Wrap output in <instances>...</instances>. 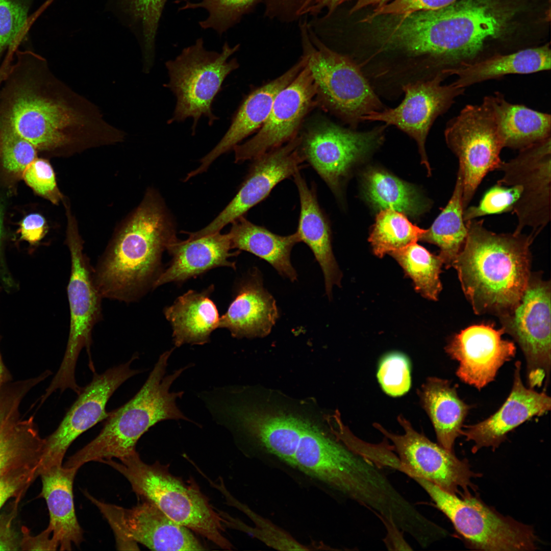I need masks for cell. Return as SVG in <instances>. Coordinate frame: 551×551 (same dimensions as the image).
<instances>
[{"mask_svg":"<svg viewBox=\"0 0 551 551\" xmlns=\"http://www.w3.org/2000/svg\"><path fill=\"white\" fill-rule=\"evenodd\" d=\"M0 86V122L41 151L74 153L121 141L125 133L57 78L45 59L16 52Z\"/></svg>","mask_w":551,"mask_h":551,"instance_id":"6da1fadb","label":"cell"},{"mask_svg":"<svg viewBox=\"0 0 551 551\" xmlns=\"http://www.w3.org/2000/svg\"><path fill=\"white\" fill-rule=\"evenodd\" d=\"M520 7L509 0H456L405 14L397 33L414 55L443 69L468 62L511 29Z\"/></svg>","mask_w":551,"mask_h":551,"instance_id":"7a4b0ae2","label":"cell"},{"mask_svg":"<svg viewBox=\"0 0 551 551\" xmlns=\"http://www.w3.org/2000/svg\"><path fill=\"white\" fill-rule=\"evenodd\" d=\"M465 242L453 263L463 293L477 315L499 317L519 303L531 272V245L536 237L496 233L483 220L465 222Z\"/></svg>","mask_w":551,"mask_h":551,"instance_id":"3957f363","label":"cell"},{"mask_svg":"<svg viewBox=\"0 0 551 551\" xmlns=\"http://www.w3.org/2000/svg\"><path fill=\"white\" fill-rule=\"evenodd\" d=\"M176 234L161 196L148 191L92 269L102 298L131 303L154 289L162 254L178 239Z\"/></svg>","mask_w":551,"mask_h":551,"instance_id":"277c9868","label":"cell"},{"mask_svg":"<svg viewBox=\"0 0 551 551\" xmlns=\"http://www.w3.org/2000/svg\"><path fill=\"white\" fill-rule=\"evenodd\" d=\"M294 467L366 507L384 522L399 526L414 506L380 467L328 436L309 421L295 452Z\"/></svg>","mask_w":551,"mask_h":551,"instance_id":"5b68a950","label":"cell"},{"mask_svg":"<svg viewBox=\"0 0 551 551\" xmlns=\"http://www.w3.org/2000/svg\"><path fill=\"white\" fill-rule=\"evenodd\" d=\"M174 348L162 354L145 382L129 402L112 412L98 435L70 456L64 466L79 468L91 461L117 458L136 452V444L149 428L166 420L193 422L177 406L183 391L170 392L173 382L191 364L166 375L169 358Z\"/></svg>","mask_w":551,"mask_h":551,"instance_id":"8992f818","label":"cell"},{"mask_svg":"<svg viewBox=\"0 0 551 551\" xmlns=\"http://www.w3.org/2000/svg\"><path fill=\"white\" fill-rule=\"evenodd\" d=\"M102 462L119 472L140 497L153 504L172 520L200 534L223 549L232 545L224 537V519L193 484L188 485L158 463L144 462L136 452L122 458Z\"/></svg>","mask_w":551,"mask_h":551,"instance_id":"52a82bcc","label":"cell"},{"mask_svg":"<svg viewBox=\"0 0 551 551\" xmlns=\"http://www.w3.org/2000/svg\"><path fill=\"white\" fill-rule=\"evenodd\" d=\"M303 55L307 59L323 105L352 129L362 116L386 108L356 63L328 47L309 24H300Z\"/></svg>","mask_w":551,"mask_h":551,"instance_id":"ba28073f","label":"cell"},{"mask_svg":"<svg viewBox=\"0 0 551 551\" xmlns=\"http://www.w3.org/2000/svg\"><path fill=\"white\" fill-rule=\"evenodd\" d=\"M414 480L450 520L469 547L483 550H534L538 538L533 528L504 516L469 491L450 493L424 479Z\"/></svg>","mask_w":551,"mask_h":551,"instance_id":"9c48e42d","label":"cell"},{"mask_svg":"<svg viewBox=\"0 0 551 551\" xmlns=\"http://www.w3.org/2000/svg\"><path fill=\"white\" fill-rule=\"evenodd\" d=\"M240 45L231 47L226 42L220 53L209 51L204 46L203 38L184 48L174 60L165 63L169 81L163 86L169 88L177 98L173 116L168 123L182 122L192 117V131L195 132L202 116L212 126L218 119L212 112V104L220 91L223 82L239 65L236 58L228 61Z\"/></svg>","mask_w":551,"mask_h":551,"instance_id":"30bf717a","label":"cell"},{"mask_svg":"<svg viewBox=\"0 0 551 551\" xmlns=\"http://www.w3.org/2000/svg\"><path fill=\"white\" fill-rule=\"evenodd\" d=\"M66 242L70 254L71 272L67 288L70 320L69 337L61 365L49 385L52 391L70 389L77 392L80 387L75 379L76 363L81 350L86 348L90 367L94 369L90 347L92 331L102 318V297L93 278L89 261L83 253V241L73 217L67 215Z\"/></svg>","mask_w":551,"mask_h":551,"instance_id":"8fae6325","label":"cell"},{"mask_svg":"<svg viewBox=\"0 0 551 551\" xmlns=\"http://www.w3.org/2000/svg\"><path fill=\"white\" fill-rule=\"evenodd\" d=\"M444 136L448 147L459 159L464 210L484 178L498 170L502 162L499 155L504 147L487 97L481 105H469L463 109L448 122Z\"/></svg>","mask_w":551,"mask_h":551,"instance_id":"7c38bea8","label":"cell"},{"mask_svg":"<svg viewBox=\"0 0 551 551\" xmlns=\"http://www.w3.org/2000/svg\"><path fill=\"white\" fill-rule=\"evenodd\" d=\"M550 283L531 273L519 303L498 317L505 333L519 345L526 360L529 388L548 384L550 371Z\"/></svg>","mask_w":551,"mask_h":551,"instance_id":"4fadbf2b","label":"cell"},{"mask_svg":"<svg viewBox=\"0 0 551 551\" xmlns=\"http://www.w3.org/2000/svg\"><path fill=\"white\" fill-rule=\"evenodd\" d=\"M397 419L404 431L403 434L391 433L380 423L373 424L392 442V449L399 460L396 470L411 478L417 477L427 480L457 495L462 493L460 490L465 492L469 491V488H474L472 479L478 477L479 474L471 469L466 459H459L454 452L416 431L402 415Z\"/></svg>","mask_w":551,"mask_h":551,"instance_id":"5bb4252c","label":"cell"},{"mask_svg":"<svg viewBox=\"0 0 551 551\" xmlns=\"http://www.w3.org/2000/svg\"><path fill=\"white\" fill-rule=\"evenodd\" d=\"M386 124L357 131L334 123L322 124L302 136L305 161L316 171L336 196L351 168L383 143Z\"/></svg>","mask_w":551,"mask_h":551,"instance_id":"9a60e30c","label":"cell"},{"mask_svg":"<svg viewBox=\"0 0 551 551\" xmlns=\"http://www.w3.org/2000/svg\"><path fill=\"white\" fill-rule=\"evenodd\" d=\"M128 362L109 368L101 374L94 372L91 382L82 389L57 429L44 438L39 474L54 466L62 465L64 455L71 444L81 434L109 415L106 407L113 393L126 381L140 372Z\"/></svg>","mask_w":551,"mask_h":551,"instance_id":"2e32d148","label":"cell"},{"mask_svg":"<svg viewBox=\"0 0 551 551\" xmlns=\"http://www.w3.org/2000/svg\"><path fill=\"white\" fill-rule=\"evenodd\" d=\"M93 504L111 527L118 550H138L137 543L154 550L205 549L189 529L172 520L150 502L130 509L97 499Z\"/></svg>","mask_w":551,"mask_h":551,"instance_id":"e0dca14e","label":"cell"},{"mask_svg":"<svg viewBox=\"0 0 551 551\" xmlns=\"http://www.w3.org/2000/svg\"><path fill=\"white\" fill-rule=\"evenodd\" d=\"M550 137L520 150L514 159L502 161L498 169L504 174L497 183L521 188L512 211L517 218L515 233L528 227L537 236L550 221Z\"/></svg>","mask_w":551,"mask_h":551,"instance_id":"ac0fdd59","label":"cell"},{"mask_svg":"<svg viewBox=\"0 0 551 551\" xmlns=\"http://www.w3.org/2000/svg\"><path fill=\"white\" fill-rule=\"evenodd\" d=\"M445 76L439 73L425 81L407 84L402 88L404 99L394 108H385L363 116L362 121H380L387 126H394L416 142L421 163L431 174L425 152L427 137L437 117L450 107L454 99L464 89L454 83L442 85Z\"/></svg>","mask_w":551,"mask_h":551,"instance_id":"d6986e66","label":"cell"},{"mask_svg":"<svg viewBox=\"0 0 551 551\" xmlns=\"http://www.w3.org/2000/svg\"><path fill=\"white\" fill-rule=\"evenodd\" d=\"M302 139L297 134L282 146L253 159L233 199L209 224L192 234L203 236L219 232L266 198L280 182L299 171L305 162Z\"/></svg>","mask_w":551,"mask_h":551,"instance_id":"ffe728a7","label":"cell"},{"mask_svg":"<svg viewBox=\"0 0 551 551\" xmlns=\"http://www.w3.org/2000/svg\"><path fill=\"white\" fill-rule=\"evenodd\" d=\"M316 94V86L307 63L277 95L266 120L256 135L234 146L235 162L253 160L297 135L298 128Z\"/></svg>","mask_w":551,"mask_h":551,"instance_id":"44dd1931","label":"cell"},{"mask_svg":"<svg viewBox=\"0 0 551 551\" xmlns=\"http://www.w3.org/2000/svg\"><path fill=\"white\" fill-rule=\"evenodd\" d=\"M501 328L481 323L461 330L450 339L445 352L459 366L457 376L463 382L481 390L493 381L499 369L514 357V343L505 340Z\"/></svg>","mask_w":551,"mask_h":551,"instance_id":"7402d4cb","label":"cell"},{"mask_svg":"<svg viewBox=\"0 0 551 551\" xmlns=\"http://www.w3.org/2000/svg\"><path fill=\"white\" fill-rule=\"evenodd\" d=\"M521 362L515 363L511 392L503 406L494 414L477 424L463 425L461 435L472 441L473 453L483 447L494 450L506 440L507 434L534 416L545 414L550 410V397L545 391L538 392L527 388L521 376Z\"/></svg>","mask_w":551,"mask_h":551,"instance_id":"603a6c76","label":"cell"},{"mask_svg":"<svg viewBox=\"0 0 551 551\" xmlns=\"http://www.w3.org/2000/svg\"><path fill=\"white\" fill-rule=\"evenodd\" d=\"M307 60L301 59L285 73L252 91L234 114L229 128L217 144L200 160L201 164L190 172L187 180L205 171L220 156L231 149L245 138L261 128L266 120L278 93L289 85L303 69Z\"/></svg>","mask_w":551,"mask_h":551,"instance_id":"cb8c5ba5","label":"cell"},{"mask_svg":"<svg viewBox=\"0 0 551 551\" xmlns=\"http://www.w3.org/2000/svg\"><path fill=\"white\" fill-rule=\"evenodd\" d=\"M188 238L178 239L167 251L172 259L168 267L162 271L156 280L154 288L170 282H183L218 267L235 269V263L229 259L240 252H231L232 249L229 233H214L195 236L186 233Z\"/></svg>","mask_w":551,"mask_h":551,"instance_id":"d4e9b609","label":"cell"},{"mask_svg":"<svg viewBox=\"0 0 551 551\" xmlns=\"http://www.w3.org/2000/svg\"><path fill=\"white\" fill-rule=\"evenodd\" d=\"M237 290L227 311L220 317L219 328L227 329L237 338L268 335L279 314L275 299L264 287L258 270H252Z\"/></svg>","mask_w":551,"mask_h":551,"instance_id":"484cf974","label":"cell"},{"mask_svg":"<svg viewBox=\"0 0 551 551\" xmlns=\"http://www.w3.org/2000/svg\"><path fill=\"white\" fill-rule=\"evenodd\" d=\"M300 201V214L296 232L300 241L312 251L322 270L329 298L333 286L341 285L342 273L332 246V232L325 213L320 207L314 187L310 188L299 171L292 177Z\"/></svg>","mask_w":551,"mask_h":551,"instance_id":"4316f807","label":"cell"},{"mask_svg":"<svg viewBox=\"0 0 551 551\" xmlns=\"http://www.w3.org/2000/svg\"><path fill=\"white\" fill-rule=\"evenodd\" d=\"M79 468L54 466L42 471L41 495L48 508V527L59 549L70 550L72 544L79 546L83 540V531L74 509L73 484Z\"/></svg>","mask_w":551,"mask_h":551,"instance_id":"83f0119b","label":"cell"},{"mask_svg":"<svg viewBox=\"0 0 551 551\" xmlns=\"http://www.w3.org/2000/svg\"><path fill=\"white\" fill-rule=\"evenodd\" d=\"M213 286L201 292L190 290L165 308L164 315L172 330L174 347L185 344L203 345L219 328L220 317L210 298Z\"/></svg>","mask_w":551,"mask_h":551,"instance_id":"f1b7e54d","label":"cell"},{"mask_svg":"<svg viewBox=\"0 0 551 551\" xmlns=\"http://www.w3.org/2000/svg\"><path fill=\"white\" fill-rule=\"evenodd\" d=\"M417 394L432 423L438 443L454 452L470 406L460 399L448 380L437 377L428 378Z\"/></svg>","mask_w":551,"mask_h":551,"instance_id":"f546056e","label":"cell"},{"mask_svg":"<svg viewBox=\"0 0 551 551\" xmlns=\"http://www.w3.org/2000/svg\"><path fill=\"white\" fill-rule=\"evenodd\" d=\"M550 49L548 45L527 48L507 55H497L477 62H466L442 72L454 74V83L463 88L485 80L508 74H527L550 68Z\"/></svg>","mask_w":551,"mask_h":551,"instance_id":"4dcf8cb0","label":"cell"},{"mask_svg":"<svg viewBox=\"0 0 551 551\" xmlns=\"http://www.w3.org/2000/svg\"><path fill=\"white\" fill-rule=\"evenodd\" d=\"M231 223L228 233L232 248L252 253L269 263L283 277L291 282L296 280L297 273L290 260L293 246L300 242L296 232L279 235L251 222L244 216Z\"/></svg>","mask_w":551,"mask_h":551,"instance_id":"1f68e13d","label":"cell"},{"mask_svg":"<svg viewBox=\"0 0 551 551\" xmlns=\"http://www.w3.org/2000/svg\"><path fill=\"white\" fill-rule=\"evenodd\" d=\"M487 97L504 147L521 150L550 137L549 114L510 104L499 94Z\"/></svg>","mask_w":551,"mask_h":551,"instance_id":"d6a6232c","label":"cell"},{"mask_svg":"<svg viewBox=\"0 0 551 551\" xmlns=\"http://www.w3.org/2000/svg\"><path fill=\"white\" fill-rule=\"evenodd\" d=\"M363 179L367 200L379 210L390 209L416 217L429 208V203L412 185L384 170L369 169Z\"/></svg>","mask_w":551,"mask_h":551,"instance_id":"836d02e7","label":"cell"},{"mask_svg":"<svg viewBox=\"0 0 551 551\" xmlns=\"http://www.w3.org/2000/svg\"><path fill=\"white\" fill-rule=\"evenodd\" d=\"M167 0H106V6L137 38L144 68L154 62L155 42L160 18Z\"/></svg>","mask_w":551,"mask_h":551,"instance_id":"e575fe53","label":"cell"},{"mask_svg":"<svg viewBox=\"0 0 551 551\" xmlns=\"http://www.w3.org/2000/svg\"><path fill=\"white\" fill-rule=\"evenodd\" d=\"M463 176L458 168L451 198L420 239L439 247L438 256L446 268L452 267L467 236V228L463 216Z\"/></svg>","mask_w":551,"mask_h":551,"instance_id":"d590c367","label":"cell"},{"mask_svg":"<svg viewBox=\"0 0 551 551\" xmlns=\"http://www.w3.org/2000/svg\"><path fill=\"white\" fill-rule=\"evenodd\" d=\"M43 440L32 416L1 427L0 477L21 468L39 466Z\"/></svg>","mask_w":551,"mask_h":551,"instance_id":"8d00e7d4","label":"cell"},{"mask_svg":"<svg viewBox=\"0 0 551 551\" xmlns=\"http://www.w3.org/2000/svg\"><path fill=\"white\" fill-rule=\"evenodd\" d=\"M413 281L415 289L424 298L437 300L442 290L440 280L442 261L417 242L389 253Z\"/></svg>","mask_w":551,"mask_h":551,"instance_id":"74e56055","label":"cell"},{"mask_svg":"<svg viewBox=\"0 0 551 551\" xmlns=\"http://www.w3.org/2000/svg\"><path fill=\"white\" fill-rule=\"evenodd\" d=\"M426 230L412 223L406 215L387 209L380 210L368 240L373 253L382 258L386 254L420 240Z\"/></svg>","mask_w":551,"mask_h":551,"instance_id":"f35d334b","label":"cell"},{"mask_svg":"<svg viewBox=\"0 0 551 551\" xmlns=\"http://www.w3.org/2000/svg\"><path fill=\"white\" fill-rule=\"evenodd\" d=\"M186 1L180 10L204 8L207 17L199 22L204 29H211L219 35L240 21L253 8L258 0H182Z\"/></svg>","mask_w":551,"mask_h":551,"instance_id":"ab89813d","label":"cell"},{"mask_svg":"<svg viewBox=\"0 0 551 551\" xmlns=\"http://www.w3.org/2000/svg\"><path fill=\"white\" fill-rule=\"evenodd\" d=\"M32 0H0V61L13 53L26 34Z\"/></svg>","mask_w":551,"mask_h":551,"instance_id":"60d3db41","label":"cell"},{"mask_svg":"<svg viewBox=\"0 0 551 551\" xmlns=\"http://www.w3.org/2000/svg\"><path fill=\"white\" fill-rule=\"evenodd\" d=\"M37 152L33 144L0 122V159L6 170L14 174L22 173L37 158Z\"/></svg>","mask_w":551,"mask_h":551,"instance_id":"b9f144b4","label":"cell"},{"mask_svg":"<svg viewBox=\"0 0 551 551\" xmlns=\"http://www.w3.org/2000/svg\"><path fill=\"white\" fill-rule=\"evenodd\" d=\"M377 375L381 387L389 396H402L411 388L410 362L401 353L392 352L384 356L379 364Z\"/></svg>","mask_w":551,"mask_h":551,"instance_id":"7bdbcfd3","label":"cell"},{"mask_svg":"<svg viewBox=\"0 0 551 551\" xmlns=\"http://www.w3.org/2000/svg\"><path fill=\"white\" fill-rule=\"evenodd\" d=\"M509 186L497 183L490 188L478 206L467 207L464 210V221L485 215L512 211L519 198L521 188L519 185Z\"/></svg>","mask_w":551,"mask_h":551,"instance_id":"ee69618b","label":"cell"},{"mask_svg":"<svg viewBox=\"0 0 551 551\" xmlns=\"http://www.w3.org/2000/svg\"><path fill=\"white\" fill-rule=\"evenodd\" d=\"M51 374L47 370L40 375L28 379L11 382L0 391V428L7 422L20 418L19 407L26 394L36 385Z\"/></svg>","mask_w":551,"mask_h":551,"instance_id":"f6af8a7d","label":"cell"},{"mask_svg":"<svg viewBox=\"0 0 551 551\" xmlns=\"http://www.w3.org/2000/svg\"><path fill=\"white\" fill-rule=\"evenodd\" d=\"M27 184L40 195L57 204L62 199L54 170L48 161L36 158L22 172Z\"/></svg>","mask_w":551,"mask_h":551,"instance_id":"bcb514c9","label":"cell"},{"mask_svg":"<svg viewBox=\"0 0 551 551\" xmlns=\"http://www.w3.org/2000/svg\"><path fill=\"white\" fill-rule=\"evenodd\" d=\"M39 466L24 467L0 477V509L11 497H21L39 476Z\"/></svg>","mask_w":551,"mask_h":551,"instance_id":"7dc6e473","label":"cell"},{"mask_svg":"<svg viewBox=\"0 0 551 551\" xmlns=\"http://www.w3.org/2000/svg\"><path fill=\"white\" fill-rule=\"evenodd\" d=\"M21 498L16 497L13 507L10 512L0 514V550L20 549V539L13 529L12 524Z\"/></svg>","mask_w":551,"mask_h":551,"instance_id":"c3c4849f","label":"cell"},{"mask_svg":"<svg viewBox=\"0 0 551 551\" xmlns=\"http://www.w3.org/2000/svg\"><path fill=\"white\" fill-rule=\"evenodd\" d=\"M22 536L20 542V549L23 550H56L58 543L52 538V532L49 527L36 536H32L28 528H21Z\"/></svg>","mask_w":551,"mask_h":551,"instance_id":"681fc988","label":"cell"},{"mask_svg":"<svg viewBox=\"0 0 551 551\" xmlns=\"http://www.w3.org/2000/svg\"><path fill=\"white\" fill-rule=\"evenodd\" d=\"M46 229L44 218L38 213H32L26 216L21 222L20 237L31 244H35L42 238Z\"/></svg>","mask_w":551,"mask_h":551,"instance_id":"f907efd6","label":"cell"},{"mask_svg":"<svg viewBox=\"0 0 551 551\" xmlns=\"http://www.w3.org/2000/svg\"><path fill=\"white\" fill-rule=\"evenodd\" d=\"M347 0H300L296 11V18L306 15H316L327 10L326 17L331 15L336 9Z\"/></svg>","mask_w":551,"mask_h":551,"instance_id":"816d5d0a","label":"cell"},{"mask_svg":"<svg viewBox=\"0 0 551 551\" xmlns=\"http://www.w3.org/2000/svg\"><path fill=\"white\" fill-rule=\"evenodd\" d=\"M389 1V0H357L355 5L350 9L349 13L352 14L370 5H378V7H381L386 4Z\"/></svg>","mask_w":551,"mask_h":551,"instance_id":"f5cc1de1","label":"cell"},{"mask_svg":"<svg viewBox=\"0 0 551 551\" xmlns=\"http://www.w3.org/2000/svg\"><path fill=\"white\" fill-rule=\"evenodd\" d=\"M11 381V374L5 365L0 352V391L5 385Z\"/></svg>","mask_w":551,"mask_h":551,"instance_id":"db71d44e","label":"cell"},{"mask_svg":"<svg viewBox=\"0 0 551 551\" xmlns=\"http://www.w3.org/2000/svg\"><path fill=\"white\" fill-rule=\"evenodd\" d=\"M2 233H2V218L1 212V210H0V251H1V244H2ZM3 262V261H2L1 260V253H0V268H1V267L2 266H3V264H2Z\"/></svg>","mask_w":551,"mask_h":551,"instance_id":"11a10c76","label":"cell"}]
</instances>
